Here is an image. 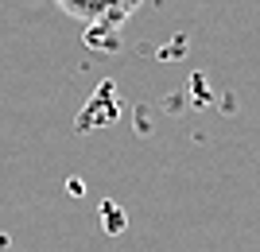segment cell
I'll use <instances>...</instances> for the list:
<instances>
[{
	"label": "cell",
	"instance_id": "obj_1",
	"mask_svg": "<svg viewBox=\"0 0 260 252\" xmlns=\"http://www.w3.org/2000/svg\"><path fill=\"white\" fill-rule=\"evenodd\" d=\"M51 4L62 12L66 20L82 23L86 31L105 35V31L124 27V23L136 16V8H140L144 0H51Z\"/></svg>",
	"mask_w": 260,
	"mask_h": 252
}]
</instances>
